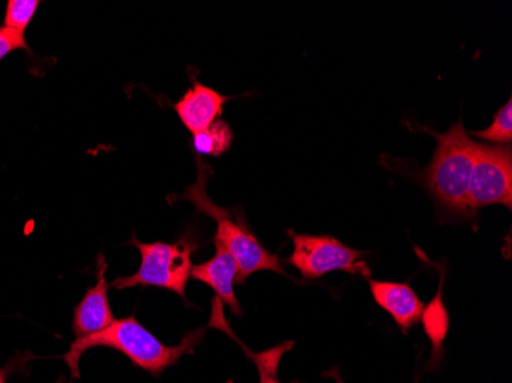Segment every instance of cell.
<instances>
[{"instance_id": "1", "label": "cell", "mask_w": 512, "mask_h": 383, "mask_svg": "<svg viewBox=\"0 0 512 383\" xmlns=\"http://www.w3.org/2000/svg\"><path fill=\"white\" fill-rule=\"evenodd\" d=\"M206 328L189 331L183 341L174 347L158 341L151 331L146 330L135 316L115 319L108 328L99 333L77 338L63 356L73 379L80 377V359L92 348H112L125 354L132 365L160 376L163 371L177 364L181 357L191 354L203 341Z\"/></svg>"}, {"instance_id": "2", "label": "cell", "mask_w": 512, "mask_h": 383, "mask_svg": "<svg viewBox=\"0 0 512 383\" xmlns=\"http://www.w3.org/2000/svg\"><path fill=\"white\" fill-rule=\"evenodd\" d=\"M211 174V167L198 158L197 181L184 190L180 198L194 204L198 212L215 221V243L221 244L237 261L238 284H246L247 279L256 272H275L290 278L289 273L284 270L281 258L276 253H270L260 243V239L253 235L244 213L241 210L224 209L207 195V183Z\"/></svg>"}, {"instance_id": "3", "label": "cell", "mask_w": 512, "mask_h": 383, "mask_svg": "<svg viewBox=\"0 0 512 383\" xmlns=\"http://www.w3.org/2000/svg\"><path fill=\"white\" fill-rule=\"evenodd\" d=\"M424 131L436 137L437 149L427 169L419 174V181L442 212L451 217H473L470 181L479 143L463 128L462 120L454 123L445 134L430 129Z\"/></svg>"}, {"instance_id": "4", "label": "cell", "mask_w": 512, "mask_h": 383, "mask_svg": "<svg viewBox=\"0 0 512 383\" xmlns=\"http://www.w3.org/2000/svg\"><path fill=\"white\" fill-rule=\"evenodd\" d=\"M132 246L142 255V262L134 275L123 276L112 282V289L123 290L132 287H157L177 293L188 302L186 287L192 272V255L198 249L197 241L183 236L177 243H140L132 238Z\"/></svg>"}, {"instance_id": "5", "label": "cell", "mask_w": 512, "mask_h": 383, "mask_svg": "<svg viewBox=\"0 0 512 383\" xmlns=\"http://www.w3.org/2000/svg\"><path fill=\"white\" fill-rule=\"evenodd\" d=\"M293 252L284 259L306 279H319L330 272H345L350 275L370 278L371 269L362 250L348 247L335 236L309 235V233L289 232Z\"/></svg>"}, {"instance_id": "6", "label": "cell", "mask_w": 512, "mask_h": 383, "mask_svg": "<svg viewBox=\"0 0 512 383\" xmlns=\"http://www.w3.org/2000/svg\"><path fill=\"white\" fill-rule=\"evenodd\" d=\"M491 204L512 207L511 146H477L470 181V206L477 210Z\"/></svg>"}, {"instance_id": "7", "label": "cell", "mask_w": 512, "mask_h": 383, "mask_svg": "<svg viewBox=\"0 0 512 383\" xmlns=\"http://www.w3.org/2000/svg\"><path fill=\"white\" fill-rule=\"evenodd\" d=\"M106 270H108V262L100 253L97 258L96 285L85 293L82 301L74 308L73 331L77 338L99 333L115 321L111 304H109L111 285L106 281Z\"/></svg>"}, {"instance_id": "8", "label": "cell", "mask_w": 512, "mask_h": 383, "mask_svg": "<svg viewBox=\"0 0 512 383\" xmlns=\"http://www.w3.org/2000/svg\"><path fill=\"white\" fill-rule=\"evenodd\" d=\"M230 100L232 97L229 95H223L195 79L192 88L184 92L183 97L175 103L174 111L184 128L195 135L220 120L224 105Z\"/></svg>"}, {"instance_id": "9", "label": "cell", "mask_w": 512, "mask_h": 383, "mask_svg": "<svg viewBox=\"0 0 512 383\" xmlns=\"http://www.w3.org/2000/svg\"><path fill=\"white\" fill-rule=\"evenodd\" d=\"M370 292L376 304L387 311L399 328L407 333L421 321L424 302L411 289L408 282L368 281Z\"/></svg>"}, {"instance_id": "10", "label": "cell", "mask_w": 512, "mask_h": 383, "mask_svg": "<svg viewBox=\"0 0 512 383\" xmlns=\"http://www.w3.org/2000/svg\"><path fill=\"white\" fill-rule=\"evenodd\" d=\"M217 252L209 261L192 266L191 278L209 285L235 316H241V305L235 293V281L238 276L237 261L221 244L215 243Z\"/></svg>"}, {"instance_id": "11", "label": "cell", "mask_w": 512, "mask_h": 383, "mask_svg": "<svg viewBox=\"0 0 512 383\" xmlns=\"http://www.w3.org/2000/svg\"><path fill=\"white\" fill-rule=\"evenodd\" d=\"M223 305V302L218 298H214V301H212V316L211 321H209V327L218 328V330L229 334L230 338L234 339V341L243 348L244 353L255 362L256 370H258V374H260V383H284L279 382L278 379L279 364L283 361L284 354L289 353V351L295 347V342H283V344L275 345V347L261 351V353H253V351H250L249 347H246V345L235 336L234 331L230 330L229 322H227L226 316H224L223 313Z\"/></svg>"}, {"instance_id": "12", "label": "cell", "mask_w": 512, "mask_h": 383, "mask_svg": "<svg viewBox=\"0 0 512 383\" xmlns=\"http://www.w3.org/2000/svg\"><path fill=\"white\" fill-rule=\"evenodd\" d=\"M444 282L445 273H442L436 296L427 307H424L421 316L425 334L433 347L431 350V361L433 362H439L442 357L444 342L447 339L448 330H450V316H448L447 305L444 302Z\"/></svg>"}, {"instance_id": "13", "label": "cell", "mask_w": 512, "mask_h": 383, "mask_svg": "<svg viewBox=\"0 0 512 383\" xmlns=\"http://www.w3.org/2000/svg\"><path fill=\"white\" fill-rule=\"evenodd\" d=\"M234 143V132L229 123L224 120H217L209 128L198 132L192 140V148L198 155H209V157H221L229 151Z\"/></svg>"}, {"instance_id": "14", "label": "cell", "mask_w": 512, "mask_h": 383, "mask_svg": "<svg viewBox=\"0 0 512 383\" xmlns=\"http://www.w3.org/2000/svg\"><path fill=\"white\" fill-rule=\"evenodd\" d=\"M473 137L488 141L491 145L511 146L512 141V100L509 99L494 114L493 123L483 131L471 132Z\"/></svg>"}, {"instance_id": "15", "label": "cell", "mask_w": 512, "mask_h": 383, "mask_svg": "<svg viewBox=\"0 0 512 383\" xmlns=\"http://www.w3.org/2000/svg\"><path fill=\"white\" fill-rule=\"evenodd\" d=\"M39 5V0H10L7 4L4 27L25 34Z\"/></svg>"}, {"instance_id": "16", "label": "cell", "mask_w": 512, "mask_h": 383, "mask_svg": "<svg viewBox=\"0 0 512 383\" xmlns=\"http://www.w3.org/2000/svg\"><path fill=\"white\" fill-rule=\"evenodd\" d=\"M16 50H27L28 43L25 34L11 28L0 27V62Z\"/></svg>"}, {"instance_id": "17", "label": "cell", "mask_w": 512, "mask_h": 383, "mask_svg": "<svg viewBox=\"0 0 512 383\" xmlns=\"http://www.w3.org/2000/svg\"><path fill=\"white\" fill-rule=\"evenodd\" d=\"M10 368H0V383H7V376Z\"/></svg>"}]
</instances>
